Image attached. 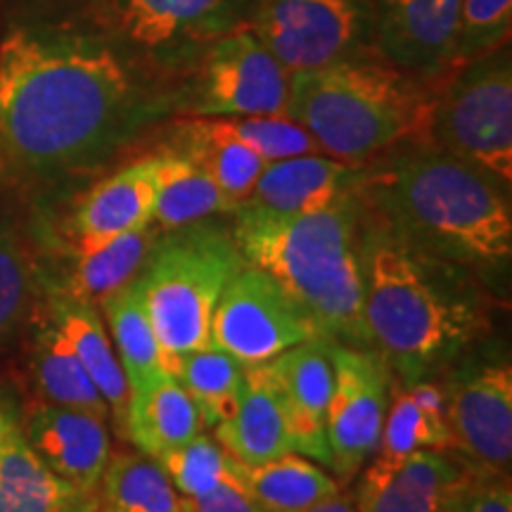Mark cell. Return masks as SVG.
Here are the masks:
<instances>
[{"instance_id":"cell-14","label":"cell","mask_w":512,"mask_h":512,"mask_svg":"<svg viewBox=\"0 0 512 512\" xmlns=\"http://www.w3.org/2000/svg\"><path fill=\"white\" fill-rule=\"evenodd\" d=\"M375 53L439 88L451 74L460 0H370Z\"/></svg>"},{"instance_id":"cell-37","label":"cell","mask_w":512,"mask_h":512,"mask_svg":"<svg viewBox=\"0 0 512 512\" xmlns=\"http://www.w3.org/2000/svg\"><path fill=\"white\" fill-rule=\"evenodd\" d=\"M446 512H512L510 475L467 463L448 496Z\"/></svg>"},{"instance_id":"cell-10","label":"cell","mask_w":512,"mask_h":512,"mask_svg":"<svg viewBox=\"0 0 512 512\" xmlns=\"http://www.w3.org/2000/svg\"><path fill=\"white\" fill-rule=\"evenodd\" d=\"M247 27L290 74L370 53V0H254Z\"/></svg>"},{"instance_id":"cell-38","label":"cell","mask_w":512,"mask_h":512,"mask_svg":"<svg viewBox=\"0 0 512 512\" xmlns=\"http://www.w3.org/2000/svg\"><path fill=\"white\" fill-rule=\"evenodd\" d=\"M183 512H266L242 486L235 458L230 456V472L214 491L202 498H183Z\"/></svg>"},{"instance_id":"cell-26","label":"cell","mask_w":512,"mask_h":512,"mask_svg":"<svg viewBox=\"0 0 512 512\" xmlns=\"http://www.w3.org/2000/svg\"><path fill=\"white\" fill-rule=\"evenodd\" d=\"M155 209L152 221L162 230H174L204 221L216 214H233V207L223 197L211 178L197 164L174 150L155 155Z\"/></svg>"},{"instance_id":"cell-11","label":"cell","mask_w":512,"mask_h":512,"mask_svg":"<svg viewBox=\"0 0 512 512\" xmlns=\"http://www.w3.org/2000/svg\"><path fill=\"white\" fill-rule=\"evenodd\" d=\"M313 337L320 332L311 318L247 261L223 287L211 318V344L242 366H261Z\"/></svg>"},{"instance_id":"cell-33","label":"cell","mask_w":512,"mask_h":512,"mask_svg":"<svg viewBox=\"0 0 512 512\" xmlns=\"http://www.w3.org/2000/svg\"><path fill=\"white\" fill-rule=\"evenodd\" d=\"M36 294V266L27 245L15 228L0 223V344L27 325Z\"/></svg>"},{"instance_id":"cell-27","label":"cell","mask_w":512,"mask_h":512,"mask_svg":"<svg viewBox=\"0 0 512 512\" xmlns=\"http://www.w3.org/2000/svg\"><path fill=\"white\" fill-rule=\"evenodd\" d=\"M247 494L266 512H302L339 491V482L311 458L292 451L259 465L235 460Z\"/></svg>"},{"instance_id":"cell-20","label":"cell","mask_w":512,"mask_h":512,"mask_svg":"<svg viewBox=\"0 0 512 512\" xmlns=\"http://www.w3.org/2000/svg\"><path fill=\"white\" fill-rule=\"evenodd\" d=\"M48 318L67 339L69 347L91 375V380L110 408L119 437H126V408H128V382L121 368L117 351L98 313V306L81 302L57 287L48 297Z\"/></svg>"},{"instance_id":"cell-39","label":"cell","mask_w":512,"mask_h":512,"mask_svg":"<svg viewBox=\"0 0 512 512\" xmlns=\"http://www.w3.org/2000/svg\"><path fill=\"white\" fill-rule=\"evenodd\" d=\"M302 512H358V508L354 503V496L342 494V489H339L337 494H332L328 498H323V501L313 503L311 508H306Z\"/></svg>"},{"instance_id":"cell-16","label":"cell","mask_w":512,"mask_h":512,"mask_svg":"<svg viewBox=\"0 0 512 512\" xmlns=\"http://www.w3.org/2000/svg\"><path fill=\"white\" fill-rule=\"evenodd\" d=\"M24 439L57 477L83 494L100 496V482L112 456L107 418L38 401L22 425Z\"/></svg>"},{"instance_id":"cell-17","label":"cell","mask_w":512,"mask_h":512,"mask_svg":"<svg viewBox=\"0 0 512 512\" xmlns=\"http://www.w3.org/2000/svg\"><path fill=\"white\" fill-rule=\"evenodd\" d=\"M465 467V458L434 448L375 458L358 479L354 503L358 512H446Z\"/></svg>"},{"instance_id":"cell-7","label":"cell","mask_w":512,"mask_h":512,"mask_svg":"<svg viewBox=\"0 0 512 512\" xmlns=\"http://www.w3.org/2000/svg\"><path fill=\"white\" fill-rule=\"evenodd\" d=\"M427 140L512 185L510 43L463 64L434 95Z\"/></svg>"},{"instance_id":"cell-6","label":"cell","mask_w":512,"mask_h":512,"mask_svg":"<svg viewBox=\"0 0 512 512\" xmlns=\"http://www.w3.org/2000/svg\"><path fill=\"white\" fill-rule=\"evenodd\" d=\"M245 264L233 233L216 223L162 230L138 273L140 294L162 349L164 370L211 344V318L228 280Z\"/></svg>"},{"instance_id":"cell-13","label":"cell","mask_w":512,"mask_h":512,"mask_svg":"<svg viewBox=\"0 0 512 512\" xmlns=\"http://www.w3.org/2000/svg\"><path fill=\"white\" fill-rule=\"evenodd\" d=\"M446 420L453 451L467 463L510 475L512 368L508 361L475 363L448 377Z\"/></svg>"},{"instance_id":"cell-2","label":"cell","mask_w":512,"mask_h":512,"mask_svg":"<svg viewBox=\"0 0 512 512\" xmlns=\"http://www.w3.org/2000/svg\"><path fill=\"white\" fill-rule=\"evenodd\" d=\"M356 247L368 349L399 380L430 377L489 328V297L477 273L401 238L361 202Z\"/></svg>"},{"instance_id":"cell-3","label":"cell","mask_w":512,"mask_h":512,"mask_svg":"<svg viewBox=\"0 0 512 512\" xmlns=\"http://www.w3.org/2000/svg\"><path fill=\"white\" fill-rule=\"evenodd\" d=\"M361 207L401 238L484 275L512 256L510 188L430 140L361 164Z\"/></svg>"},{"instance_id":"cell-5","label":"cell","mask_w":512,"mask_h":512,"mask_svg":"<svg viewBox=\"0 0 512 512\" xmlns=\"http://www.w3.org/2000/svg\"><path fill=\"white\" fill-rule=\"evenodd\" d=\"M437 91L370 50L290 74L285 117L304 126L323 155L366 164L403 143L427 140Z\"/></svg>"},{"instance_id":"cell-23","label":"cell","mask_w":512,"mask_h":512,"mask_svg":"<svg viewBox=\"0 0 512 512\" xmlns=\"http://www.w3.org/2000/svg\"><path fill=\"white\" fill-rule=\"evenodd\" d=\"M166 150H174L197 164L211 181L219 185L230 207L247 202L266 162L245 143L230 136L219 119L188 117L176 121Z\"/></svg>"},{"instance_id":"cell-1","label":"cell","mask_w":512,"mask_h":512,"mask_svg":"<svg viewBox=\"0 0 512 512\" xmlns=\"http://www.w3.org/2000/svg\"><path fill=\"white\" fill-rule=\"evenodd\" d=\"M150 69L86 10L0 24V192L91 174L157 114Z\"/></svg>"},{"instance_id":"cell-18","label":"cell","mask_w":512,"mask_h":512,"mask_svg":"<svg viewBox=\"0 0 512 512\" xmlns=\"http://www.w3.org/2000/svg\"><path fill=\"white\" fill-rule=\"evenodd\" d=\"M155 166V155L138 159L83 192L69 219L76 256L98 252L121 235L152 223Z\"/></svg>"},{"instance_id":"cell-19","label":"cell","mask_w":512,"mask_h":512,"mask_svg":"<svg viewBox=\"0 0 512 512\" xmlns=\"http://www.w3.org/2000/svg\"><path fill=\"white\" fill-rule=\"evenodd\" d=\"M361 164H349L328 155H302L268 162L247 202L271 214H309L330 207L339 197L356 190Z\"/></svg>"},{"instance_id":"cell-15","label":"cell","mask_w":512,"mask_h":512,"mask_svg":"<svg viewBox=\"0 0 512 512\" xmlns=\"http://www.w3.org/2000/svg\"><path fill=\"white\" fill-rule=\"evenodd\" d=\"M330 347L332 342L325 337H313L283 351L273 361L261 363L285 411L294 451L323 465L330 460L325 420L335 387Z\"/></svg>"},{"instance_id":"cell-21","label":"cell","mask_w":512,"mask_h":512,"mask_svg":"<svg viewBox=\"0 0 512 512\" xmlns=\"http://www.w3.org/2000/svg\"><path fill=\"white\" fill-rule=\"evenodd\" d=\"M214 430L223 451L245 465L268 463L294 451L285 411L261 366H247L238 403Z\"/></svg>"},{"instance_id":"cell-8","label":"cell","mask_w":512,"mask_h":512,"mask_svg":"<svg viewBox=\"0 0 512 512\" xmlns=\"http://www.w3.org/2000/svg\"><path fill=\"white\" fill-rule=\"evenodd\" d=\"M254 0H83V10L150 72L188 69L209 41L247 24Z\"/></svg>"},{"instance_id":"cell-31","label":"cell","mask_w":512,"mask_h":512,"mask_svg":"<svg viewBox=\"0 0 512 512\" xmlns=\"http://www.w3.org/2000/svg\"><path fill=\"white\" fill-rule=\"evenodd\" d=\"M171 375L195 403L202 425L216 427L238 403L245 389L247 366L216 344H207L178 358Z\"/></svg>"},{"instance_id":"cell-32","label":"cell","mask_w":512,"mask_h":512,"mask_svg":"<svg viewBox=\"0 0 512 512\" xmlns=\"http://www.w3.org/2000/svg\"><path fill=\"white\" fill-rule=\"evenodd\" d=\"M105 512H183V498L155 458L112 453L100 482Z\"/></svg>"},{"instance_id":"cell-35","label":"cell","mask_w":512,"mask_h":512,"mask_svg":"<svg viewBox=\"0 0 512 512\" xmlns=\"http://www.w3.org/2000/svg\"><path fill=\"white\" fill-rule=\"evenodd\" d=\"M181 498H202L211 494L230 472V456L219 441L200 432L188 444L166 451L157 458Z\"/></svg>"},{"instance_id":"cell-22","label":"cell","mask_w":512,"mask_h":512,"mask_svg":"<svg viewBox=\"0 0 512 512\" xmlns=\"http://www.w3.org/2000/svg\"><path fill=\"white\" fill-rule=\"evenodd\" d=\"M98 498L57 477L24 439L22 425L0 444V512H98Z\"/></svg>"},{"instance_id":"cell-4","label":"cell","mask_w":512,"mask_h":512,"mask_svg":"<svg viewBox=\"0 0 512 512\" xmlns=\"http://www.w3.org/2000/svg\"><path fill=\"white\" fill-rule=\"evenodd\" d=\"M233 238L249 266L264 271L316 325L320 337L368 349L358 264L356 190L309 214L233 211Z\"/></svg>"},{"instance_id":"cell-29","label":"cell","mask_w":512,"mask_h":512,"mask_svg":"<svg viewBox=\"0 0 512 512\" xmlns=\"http://www.w3.org/2000/svg\"><path fill=\"white\" fill-rule=\"evenodd\" d=\"M98 306L105 313L107 325H110L114 351H117L121 368L126 373L128 396L150 387L166 370L162 349H159L155 330L147 318L138 278L119 287L110 297L102 299Z\"/></svg>"},{"instance_id":"cell-9","label":"cell","mask_w":512,"mask_h":512,"mask_svg":"<svg viewBox=\"0 0 512 512\" xmlns=\"http://www.w3.org/2000/svg\"><path fill=\"white\" fill-rule=\"evenodd\" d=\"M188 72V117H264L287 110L290 72L247 24L209 41Z\"/></svg>"},{"instance_id":"cell-24","label":"cell","mask_w":512,"mask_h":512,"mask_svg":"<svg viewBox=\"0 0 512 512\" xmlns=\"http://www.w3.org/2000/svg\"><path fill=\"white\" fill-rule=\"evenodd\" d=\"M422 448H453L446 420V389L432 377L399 380L392 377L387 415L375 458H401Z\"/></svg>"},{"instance_id":"cell-40","label":"cell","mask_w":512,"mask_h":512,"mask_svg":"<svg viewBox=\"0 0 512 512\" xmlns=\"http://www.w3.org/2000/svg\"><path fill=\"white\" fill-rule=\"evenodd\" d=\"M19 425H22V422H19L12 403L5 399L3 394H0V444H3L5 437H8L12 430H17Z\"/></svg>"},{"instance_id":"cell-30","label":"cell","mask_w":512,"mask_h":512,"mask_svg":"<svg viewBox=\"0 0 512 512\" xmlns=\"http://www.w3.org/2000/svg\"><path fill=\"white\" fill-rule=\"evenodd\" d=\"M159 235H162V228L152 221L143 228L121 235L98 252L76 256V264L72 273L67 275V283L62 285V290L81 299V302L98 306L102 299L110 297L119 287L138 278L140 268H143L147 254L155 247Z\"/></svg>"},{"instance_id":"cell-12","label":"cell","mask_w":512,"mask_h":512,"mask_svg":"<svg viewBox=\"0 0 512 512\" xmlns=\"http://www.w3.org/2000/svg\"><path fill=\"white\" fill-rule=\"evenodd\" d=\"M330 354L335 387L325 420L328 467L349 482L377 453L394 375L375 349L332 344Z\"/></svg>"},{"instance_id":"cell-28","label":"cell","mask_w":512,"mask_h":512,"mask_svg":"<svg viewBox=\"0 0 512 512\" xmlns=\"http://www.w3.org/2000/svg\"><path fill=\"white\" fill-rule=\"evenodd\" d=\"M31 375H34V387L43 403L110 418V408L93 384L91 375L86 373L69 342L50 318H43L34 335Z\"/></svg>"},{"instance_id":"cell-34","label":"cell","mask_w":512,"mask_h":512,"mask_svg":"<svg viewBox=\"0 0 512 512\" xmlns=\"http://www.w3.org/2000/svg\"><path fill=\"white\" fill-rule=\"evenodd\" d=\"M510 34L512 0H460L451 74L463 64L510 43Z\"/></svg>"},{"instance_id":"cell-25","label":"cell","mask_w":512,"mask_h":512,"mask_svg":"<svg viewBox=\"0 0 512 512\" xmlns=\"http://www.w3.org/2000/svg\"><path fill=\"white\" fill-rule=\"evenodd\" d=\"M204 432L195 403L174 375L164 373L150 387L128 396L126 437L150 458L188 444Z\"/></svg>"},{"instance_id":"cell-36","label":"cell","mask_w":512,"mask_h":512,"mask_svg":"<svg viewBox=\"0 0 512 512\" xmlns=\"http://www.w3.org/2000/svg\"><path fill=\"white\" fill-rule=\"evenodd\" d=\"M230 136L245 143L264 162L278 159L323 155L320 147L304 126L285 114H264V117H223L219 119Z\"/></svg>"}]
</instances>
